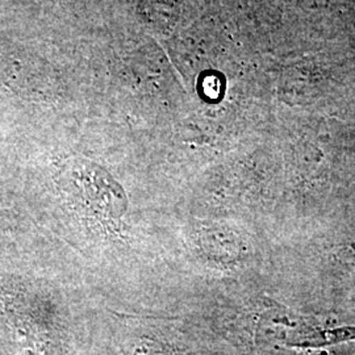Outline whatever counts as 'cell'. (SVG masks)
Listing matches in <instances>:
<instances>
[{
	"label": "cell",
	"mask_w": 355,
	"mask_h": 355,
	"mask_svg": "<svg viewBox=\"0 0 355 355\" xmlns=\"http://www.w3.org/2000/svg\"><path fill=\"white\" fill-rule=\"evenodd\" d=\"M355 338V328H340V329L324 330L316 337H308V343L304 346H321L328 343H340L345 340Z\"/></svg>",
	"instance_id": "obj_1"
}]
</instances>
